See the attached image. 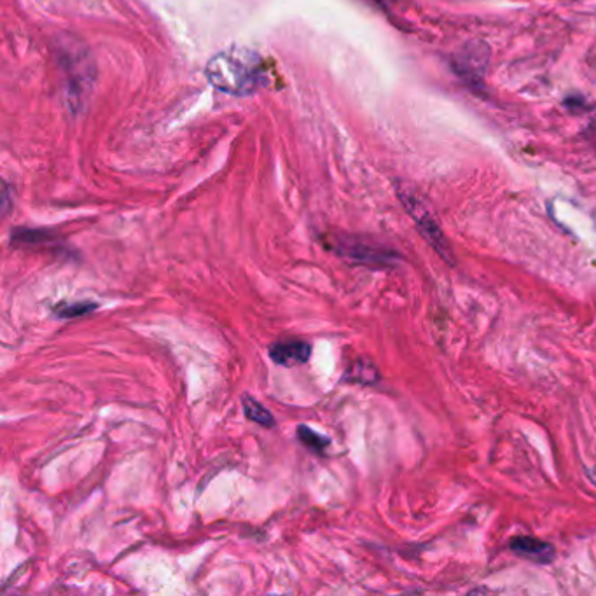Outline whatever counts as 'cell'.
Listing matches in <instances>:
<instances>
[{
  "label": "cell",
  "mask_w": 596,
  "mask_h": 596,
  "mask_svg": "<svg viewBox=\"0 0 596 596\" xmlns=\"http://www.w3.org/2000/svg\"><path fill=\"white\" fill-rule=\"evenodd\" d=\"M207 79L219 91L248 96L266 85V63L248 48H230L207 63Z\"/></svg>",
  "instance_id": "cell-1"
},
{
  "label": "cell",
  "mask_w": 596,
  "mask_h": 596,
  "mask_svg": "<svg viewBox=\"0 0 596 596\" xmlns=\"http://www.w3.org/2000/svg\"><path fill=\"white\" fill-rule=\"evenodd\" d=\"M399 194H401V200H402L404 207L410 212V215L415 219L418 230H420V233L423 235V239H427V241L436 248V252H438L441 257H445L447 263L453 265V263H455V261H453L455 256H453V252H451V247H449L447 239H445L441 228L438 226L434 215H432V213L429 212V209L418 200L415 194H411V193H404V191H401Z\"/></svg>",
  "instance_id": "cell-2"
},
{
  "label": "cell",
  "mask_w": 596,
  "mask_h": 596,
  "mask_svg": "<svg viewBox=\"0 0 596 596\" xmlns=\"http://www.w3.org/2000/svg\"><path fill=\"white\" fill-rule=\"evenodd\" d=\"M268 356L278 366H285V367L301 366L306 364L312 357V345L298 338L280 339L269 345Z\"/></svg>",
  "instance_id": "cell-3"
},
{
  "label": "cell",
  "mask_w": 596,
  "mask_h": 596,
  "mask_svg": "<svg viewBox=\"0 0 596 596\" xmlns=\"http://www.w3.org/2000/svg\"><path fill=\"white\" fill-rule=\"evenodd\" d=\"M509 546L518 556H523L536 564H549L555 558V547L534 537H516L510 540Z\"/></svg>",
  "instance_id": "cell-4"
},
{
  "label": "cell",
  "mask_w": 596,
  "mask_h": 596,
  "mask_svg": "<svg viewBox=\"0 0 596 596\" xmlns=\"http://www.w3.org/2000/svg\"><path fill=\"white\" fill-rule=\"evenodd\" d=\"M338 254L343 257H350L358 263H367V265H387L392 261V254L376 250L367 245H357V243H339L336 247Z\"/></svg>",
  "instance_id": "cell-5"
},
{
  "label": "cell",
  "mask_w": 596,
  "mask_h": 596,
  "mask_svg": "<svg viewBox=\"0 0 596 596\" xmlns=\"http://www.w3.org/2000/svg\"><path fill=\"white\" fill-rule=\"evenodd\" d=\"M243 411H245V417L261 427H266V429H271L276 425V420L271 415V411L266 410L257 399L250 397V395H245L243 397Z\"/></svg>",
  "instance_id": "cell-6"
},
{
  "label": "cell",
  "mask_w": 596,
  "mask_h": 596,
  "mask_svg": "<svg viewBox=\"0 0 596 596\" xmlns=\"http://www.w3.org/2000/svg\"><path fill=\"white\" fill-rule=\"evenodd\" d=\"M96 308H98V304L93 303V301H77V303H63V304H59V306L53 308V312L60 319H77V317L90 315Z\"/></svg>",
  "instance_id": "cell-7"
},
{
  "label": "cell",
  "mask_w": 596,
  "mask_h": 596,
  "mask_svg": "<svg viewBox=\"0 0 596 596\" xmlns=\"http://www.w3.org/2000/svg\"><path fill=\"white\" fill-rule=\"evenodd\" d=\"M299 441L306 447H310L315 453H322L326 447L330 445V439L328 436H322L319 432H315L312 427L308 425H299L296 430Z\"/></svg>",
  "instance_id": "cell-8"
},
{
  "label": "cell",
  "mask_w": 596,
  "mask_h": 596,
  "mask_svg": "<svg viewBox=\"0 0 596 596\" xmlns=\"http://www.w3.org/2000/svg\"><path fill=\"white\" fill-rule=\"evenodd\" d=\"M347 378L350 382H358V384H375L378 380V373L373 366L358 360L348 369Z\"/></svg>",
  "instance_id": "cell-9"
},
{
  "label": "cell",
  "mask_w": 596,
  "mask_h": 596,
  "mask_svg": "<svg viewBox=\"0 0 596 596\" xmlns=\"http://www.w3.org/2000/svg\"><path fill=\"white\" fill-rule=\"evenodd\" d=\"M586 474H588V477H590V481H591V483H593V484H595L596 486V467H591V469H588V473H586Z\"/></svg>",
  "instance_id": "cell-10"
},
{
  "label": "cell",
  "mask_w": 596,
  "mask_h": 596,
  "mask_svg": "<svg viewBox=\"0 0 596 596\" xmlns=\"http://www.w3.org/2000/svg\"><path fill=\"white\" fill-rule=\"evenodd\" d=\"M590 130H591V131H593V133H595V137H596V118H595V120H593V122H591V124H590Z\"/></svg>",
  "instance_id": "cell-11"
}]
</instances>
